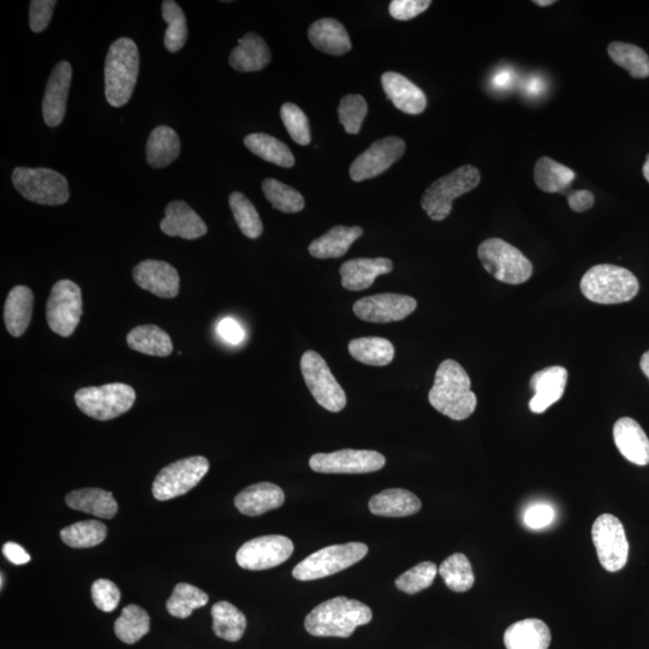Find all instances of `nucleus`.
<instances>
[{"instance_id": "f257e3e1", "label": "nucleus", "mask_w": 649, "mask_h": 649, "mask_svg": "<svg viewBox=\"0 0 649 649\" xmlns=\"http://www.w3.org/2000/svg\"><path fill=\"white\" fill-rule=\"evenodd\" d=\"M428 401L437 412L455 421L468 419L478 404L466 369L455 360L440 363Z\"/></svg>"}, {"instance_id": "f03ea898", "label": "nucleus", "mask_w": 649, "mask_h": 649, "mask_svg": "<svg viewBox=\"0 0 649 649\" xmlns=\"http://www.w3.org/2000/svg\"><path fill=\"white\" fill-rule=\"evenodd\" d=\"M372 619V610L361 601L337 597L315 607L306 617L305 628L313 636L347 639Z\"/></svg>"}, {"instance_id": "7ed1b4c3", "label": "nucleus", "mask_w": 649, "mask_h": 649, "mask_svg": "<svg viewBox=\"0 0 649 649\" xmlns=\"http://www.w3.org/2000/svg\"><path fill=\"white\" fill-rule=\"evenodd\" d=\"M140 55L130 38L115 41L105 61V95L107 103L121 107L128 103L138 82Z\"/></svg>"}, {"instance_id": "20e7f679", "label": "nucleus", "mask_w": 649, "mask_h": 649, "mask_svg": "<svg viewBox=\"0 0 649 649\" xmlns=\"http://www.w3.org/2000/svg\"><path fill=\"white\" fill-rule=\"evenodd\" d=\"M581 291L599 305L629 302L639 293L640 284L629 270L616 265H595L581 279Z\"/></svg>"}, {"instance_id": "39448f33", "label": "nucleus", "mask_w": 649, "mask_h": 649, "mask_svg": "<svg viewBox=\"0 0 649 649\" xmlns=\"http://www.w3.org/2000/svg\"><path fill=\"white\" fill-rule=\"evenodd\" d=\"M481 182L480 171L472 165H464L451 174L439 178L422 195L421 206L434 222L450 216L452 202L472 192Z\"/></svg>"}, {"instance_id": "423d86ee", "label": "nucleus", "mask_w": 649, "mask_h": 649, "mask_svg": "<svg viewBox=\"0 0 649 649\" xmlns=\"http://www.w3.org/2000/svg\"><path fill=\"white\" fill-rule=\"evenodd\" d=\"M478 256L484 269L499 282L511 285L523 284L531 279L533 265L516 247L502 238H490L482 242Z\"/></svg>"}, {"instance_id": "0eeeda50", "label": "nucleus", "mask_w": 649, "mask_h": 649, "mask_svg": "<svg viewBox=\"0 0 649 649\" xmlns=\"http://www.w3.org/2000/svg\"><path fill=\"white\" fill-rule=\"evenodd\" d=\"M135 400L133 387L123 383L83 387L75 394L76 406L81 412L99 421L116 419L129 412Z\"/></svg>"}, {"instance_id": "6e6552de", "label": "nucleus", "mask_w": 649, "mask_h": 649, "mask_svg": "<svg viewBox=\"0 0 649 649\" xmlns=\"http://www.w3.org/2000/svg\"><path fill=\"white\" fill-rule=\"evenodd\" d=\"M368 547L362 543H348L324 547L305 561L297 564L293 576L299 581H314L341 573L367 556Z\"/></svg>"}, {"instance_id": "1a4fd4ad", "label": "nucleus", "mask_w": 649, "mask_h": 649, "mask_svg": "<svg viewBox=\"0 0 649 649\" xmlns=\"http://www.w3.org/2000/svg\"><path fill=\"white\" fill-rule=\"evenodd\" d=\"M11 180L17 192L35 204L58 206L69 200L67 178L57 171L45 168H16Z\"/></svg>"}, {"instance_id": "9d476101", "label": "nucleus", "mask_w": 649, "mask_h": 649, "mask_svg": "<svg viewBox=\"0 0 649 649\" xmlns=\"http://www.w3.org/2000/svg\"><path fill=\"white\" fill-rule=\"evenodd\" d=\"M210 470L206 457L193 456L183 458L160 470L153 482L152 492L159 502L183 496L192 491Z\"/></svg>"}, {"instance_id": "9b49d317", "label": "nucleus", "mask_w": 649, "mask_h": 649, "mask_svg": "<svg viewBox=\"0 0 649 649\" xmlns=\"http://www.w3.org/2000/svg\"><path fill=\"white\" fill-rule=\"evenodd\" d=\"M301 372L314 400L331 413H339L347 406L343 387L331 372L329 365L318 353L306 351L301 359Z\"/></svg>"}, {"instance_id": "f8f14e48", "label": "nucleus", "mask_w": 649, "mask_h": 649, "mask_svg": "<svg viewBox=\"0 0 649 649\" xmlns=\"http://www.w3.org/2000/svg\"><path fill=\"white\" fill-rule=\"evenodd\" d=\"M82 317V293L79 285L69 279L53 285L46 305V319L50 329L61 337H70Z\"/></svg>"}, {"instance_id": "ddd939ff", "label": "nucleus", "mask_w": 649, "mask_h": 649, "mask_svg": "<svg viewBox=\"0 0 649 649\" xmlns=\"http://www.w3.org/2000/svg\"><path fill=\"white\" fill-rule=\"evenodd\" d=\"M592 539L601 567L610 573L622 570L628 562L629 543L622 522L610 514L601 515L592 527Z\"/></svg>"}, {"instance_id": "4468645a", "label": "nucleus", "mask_w": 649, "mask_h": 649, "mask_svg": "<svg viewBox=\"0 0 649 649\" xmlns=\"http://www.w3.org/2000/svg\"><path fill=\"white\" fill-rule=\"evenodd\" d=\"M294 544L283 535H266L247 541L237 551L236 561L242 569L260 571L278 567L294 553Z\"/></svg>"}, {"instance_id": "2eb2a0df", "label": "nucleus", "mask_w": 649, "mask_h": 649, "mask_svg": "<svg viewBox=\"0 0 649 649\" xmlns=\"http://www.w3.org/2000/svg\"><path fill=\"white\" fill-rule=\"evenodd\" d=\"M385 457L377 451L345 449L331 454H315L309 467L323 474H367L385 467Z\"/></svg>"}, {"instance_id": "dca6fc26", "label": "nucleus", "mask_w": 649, "mask_h": 649, "mask_svg": "<svg viewBox=\"0 0 649 649\" xmlns=\"http://www.w3.org/2000/svg\"><path fill=\"white\" fill-rule=\"evenodd\" d=\"M404 152H406V142L396 136L375 141L351 164V180L362 182L383 174L403 157Z\"/></svg>"}, {"instance_id": "f3484780", "label": "nucleus", "mask_w": 649, "mask_h": 649, "mask_svg": "<svg viewBox=\"0 0 649 649\" xmlns=\"http://www.w3.org/2000/svg\"><path fill=\"white\" fill-rule=\"evenodd\" d=\"M418 307L413 297L400 294H379L363 297L354 305L357 318L374 324L395 323L409 317Z\"/></svg>"}, {"instance_id": "a211bd4d", "label": "nucleus", "mask_w": 649, "mask_h": 649, "mask_svg": "<svg viewBox=\"0 0 649 649\" xmlns=\"http://www.w3.org/2000/svg\"><path fill=\"white\" fill-rule=\"evenodd\" d=\"M133 277L141 289L162 299H174L180 293V275L165 261L145 260L135 266Z\"/></svg>"}, {"instance_id": "6ab92c4d", "label": "nucleus", "mask_w": 649, "mask_h": 649, "mask_svg": "<svg viewBox=\"0 0 649 649\" xmlns=\"http://www.w3.org/2000/svg\"><path fill=\"white\" fill-rule=\"evenodd\" d=\"M71 80L73 68L68 62L58 63L52 70L43 100L44 121L51 128L58 127L63 122Z\"/></svg>"}, {"instance_id": "aec40b11", "label": "nucleus", "mask_w": 649, "mask_h": 649, "mask_svg": "<svg viewBox=\"0 0 649 649\" xmlns=\"http://www.w3.org/2000/svg\"><path fill=\"white\" fill-rule=\"evenodd\" d=\"M568 383V371L561 366L541 369L531 378V389L534 397L529 402V409L535 414H543L564 395Z\"/></svg>"}, {"instance_id": "412c9836", "label": "nucleus", "mask_w": 649, "mask_h": 649, "mask_svg": "<svg viewBox=\"0 0 649 649\" xmlns=\"http://www.w3.org/2000/svg\"><path fill=\"white\" fill-rule=\"evenodd\" d=\"M160 229L170 237H181L183 240H198L207 234V225L186 202L172 201L165 208V218Z\"/></svg>"}, {"instance_id": "4be33fe9", "label": "nucleus", "mask_w": 649, "mask_h": 649, "mask_svg": "<svg viewBox=\"0 0 649 649\" xmlns=\"http://www.w3.org/2000/svg\"><path fill=\"white\" fill-rule=\"evenodd\" d=\"M384 91L398 110L409 115H420L427 107V98L422 89L406 76L387 71L381 76Z\"/></svg>"}, {"instance_id": "5701e85b", "label": "nucleus", "mask_w": 649, "mask_h": 649, "mask_svg": "<svg viewBox=\"0 0 649 649\" xmlns=\"http://www.w3.org/2000/svg\"><path fill=\"white\" fill-rule=\"evenodd\" d=\"M613 439L619 452L629 462L636 466L649 464V439L635 420L619 419L613 426Z\"/></svg>"}, {"instance_id": "b1692460", "label": "nucleus", "mask_w": 649, "mask_h": 649, "mask_svg": "<svg viewBox=\"0 0 649 649\" xmlns=\"http://www.w3.org/2000/svg\"><path fill=\"white\" fill-rule=\"evenodd\" d=\"M285 494L281 487L271 482H260L244 488L237 494L235 505L241 514L255 517L266 514L271 510L281 508Z\"/></svg>"}, {"instance_id": "393cba45", "label": "nucleus", "mask_w": 649, "mask_h": 649, "mask_svg": "<svg viewBox=\"0 0 649 649\" xmlns=\"http://www.w3.org/2000/svg\"><path fill=\"white\" fill-rule=\"evenodd\" d=\"M394 270L390 259H353L341 267L343 288L350 291H361L372 287L375 278L387 275Z\"/></svg>"}, {"instance_id": "a878e982", "label": "nucleus", "mask_w": 649, "mask_h": 649, "mask_svg": "<svg viewBox=\"0 0 649 649\" xmlns=\"http://www.w3.org/2000/svg\"><path fill=\"white\" fill-rule=\"evenodd\" d=\"M229 62L240 73H254L267 67L271 62V51L265 40L258 34L248 33L238 40L232 50Z\"/></svg>"}, {"instance_id": "bb28decb", "label": "nucleus", "mask_w": 649, "mask_h": 649, "mask_svg": "<svg viewBox=\"0 0 649 649\" xmlns=\"http://www.w3.org/2000/svg\"><path fill=\"white\" fill-rule=\"evenodd\" d=\"M550 643V628L537 618L516 622L504 634L506 649H549Z\"/></svg>"}, {"instance_id": "cd10ccee", "label": "nucleus", "mask_w": 649, "mask_h": 649, "mask_svg": "<svg viewBox=\"0 0 649 649\" xmlns=\"http://www.w3.org/2000/svg\"><path fill=\"white\" fill-rule=\"evenodd\" d=\"M421 506L419 497L403 488H390L375 494L368 503L369 511L381 517L412 516L421 510Z\"/></svg>"}, {"instance_id": "c85d7f7f", "label": "nucleus", "mask_w": 649, "mask_h": 649, "mask_svg": "<svg viewBox=\"0 0 649 649\" xmlns=\"http://www.w3.org/2000/svg\"><path fill=\"white\" fill-rule=\"evenodd\" d=\"M34 295L25 285H17L10 291L4 307L5 326L11 336L25 335L32 321Z\"/></svg>"}, {"instance_id": "c756f323", "label": "nucleus", "mask_w": 649, "mask_h": 649, "mask_svg": "<svg viewBox=\"0 0 649 649\" xmlns=\"http://www.w3.org/2000/svg\"><path fill=\"white\" fill-rule=\"evenodd\" d=\"M309 40L315 49L332 56H342L351 50L347 29L341 22L324 19L314 22L308 31Z\"/></svg>"}, {"instance_id": "7c9ffc66", "label": "nucleus", "mask_w": 649, "mask_h": 649, "mask_svg": "<svg viewBox=\"0 0 649 649\" xmlns=\"http://www.w3.org/2000/svg\"><path fill=\"white\" fill-rule=\"evenodd\" d=\"M363 230L360 226L338 225L325 235L317 238L309 246V254L317 259H336L348 253V250Z\"/></svg>"}, {"instance_id": "2f4dec72", "label": "nucleus", "mask_w": 649, "mask_h": 649, "mask_svg": "<svg viewBox=\"0 0 649 649\" xmlns=\"http://www.w3.org/2000/svg\"><path fill=\"white\" fill-rule=\"evenodd\" d=\"M70 509L86 512V514L111 520L118 511V504L111 492L101 488H82L70 492L65 498Z\"/></svg>"}, {"instance_id": "473e14b6", "label": "nucleus", "mask_w": 649, "mask_h": 649, "mask_svg": "<svg viewBox=\"0 0 649 649\" xmlns=\"http://www.w3.org/2000/svg\"><path fill=\"white\" fill-rule=\"evenodd\" d=\"M181 141L174 129L160 125L147 141V162L154 169H163L180 156Z\"/></svg>"}, {"instance_id": "72a5a7b5", "label": "nucleus", "mask_w": 649, "mask_h": 649, "mask_svg": "<svg viewBox=\"0 0 649 649\" xmlns=\"http://www.w3.org/2000/svg\"><path fill=\"white\" fill-rule=\"evenodd\" d=\"M575 180V171L549 157L540 158L535 164V184L545 193L568 195L571 184Z\"/></svg>"}, {"instance_id": "f704fd0d", "label": "nucleus", "mask_w": 649, "mask_h": 649, "mask_svg": "<svg viewBox=\"0 0 649 649\" xmlns=\"http://www.w3.org/2000/svg\"><path fill=\"white\" fill-rule=\"evenodd\" d=\"M127 343L130 349L138 353L166 357L174 350L169 333L156 325H141L128 333Z\"/></svg>"}, {"instance_id": "c9c22d12", "label": "nucleus", "mask_w": 649, "mask_h": 649, "mask_svg": "<svg viewBox=\"0 0 649 649\" xmlns=\"http://www.w3.org/2000/svg\"><path fill=\"white\" fill-rule=\"evenodd\" d=\"M244 145L265 162L287 169L293 168L295 165L294 154L291 153L289 147L269 134H250L244 139Z\"/></svg>"}, {"instance_id": "e433bc0d", "label": "nucleus", "mask_w": 649, "mask_h": 649, "mask_svg": "<svg viewBox=\"0 0 649 649\" xmlns=\"http://www.w3.org/2000/svg\"><path fill=\"white\" fill-rule=\"evenodd\" d=\"M213 631L220 639L237 642L247 629V618L228 601H219L212 607Z\"/></svg>"}, {"instance_id": "4c0bfd02", "label": "nucleus", "mask_w": 649, "mask_h": 649, "mask_svg": "<svg viewBox=\"0 0 649 649\" xmlns=\"http://www.w3.org/2000/svg\"><path fill=\"white\" fill-rule=\"evenodd\" d=\"M349 353L365 365L380 367L390 365L394 360L395 348L385 338L362 337L349 343Z\"/></svg>"}, {"instance_id": "58836bf2", "label": "nucleus", "mask_w": 649, "mask_h": 649, "mask_svg": "<svg viewBox=\"0 0 649 649\" xmlns=\"http://www.w3.org/2000/svg\"><path fill=\"white\" fill-rule=\"evenodd\" d=\"M150 630V615L138 605L125 606L121 617L115 623V633L118 639L127 645H134L150 633Z\"/></svg>"}, {"instance_id": "ea45409f", "label": "nucleus", "mask_w": 649, "mask_h": 649, "mask_svg": "<svg viewBox=\"0 0 649 649\" xmlns=\"http://www.w3.org/2000/svg\"><path fill=\"white\" fill-rule=\"evenodd\" d=\"M607 53L613 63L628 71L634 79L649 77V57L639 46L613 41L607 47Z\"/></svg>"}, {"instance_id": "a19ab883", "label": "nucleus", "mask_w": 649, "mask_h": 649, "mask_svg": "<svg viewBox=\"0 0 649 649\" xmlns=\"http://www.w3.org/2000/svg\"><path fill=\"white\" fill-rule=\"evenodd\" d=\"M438 573L452 592L464 593L474 586L475 576L472 564L463 553H455V555L446 558L440 565Z\"/></svg>"}, {"instance_id": "79ce46f5", "label": "nucleus", "mask_w": 649, "mask_h": 649, "mask_svg": "<svg viewBox=\"0 0 649 649\" xmlns=\"http://www.w3.org/2000/svg\"><path fill=\"white\" fill-rule=\"evenodd\" d=\"M107 535L104 523L88 520L74 523L62 529L61 538L64 544L73 549H89L103 543Z\"/></svg>"}, {"instance_id": "37998d69", "label": "nucleus", "mask_w": 649, "mask_h": 649, "mask_svg": "<svg viewBox=\"0 0 649 649\" xmlns=\"http://www.w3.org/2000/svg\"><path fill=\"white\" fill-rule=\"evenodd\" d=\"M208 600L207 593L200 588L189 583H178L166 603V609L171 616L184 619L192 616L194 610L206 606Z\"/></svg>"}, {"instance_id": "c03bdc74", "label": "nucleus", "mask_w": 649, "mask_h": 649, "mask_svg": "<svg viewBox=\"0 0 649 649\" xmlns=\"http://www.w3.org/2000/svg\"><path fill=\"white\" fill-rule=\"evenodd\" d=\"M163 19L168 23L164 44L166 50L175 53L183 49L188 39L186 15L174 0H165L162 5Z\"/></svg>"}, {"instance_id": "a18cd8bd", "label": "nucleus", "mask_w": 649, "mask_h": 649, "mask_svg": "<svg viewBox=\"0 0 649 649\" xmlns=\"http://www.w3.org/2000/svg\"><path fill=\"white\" fill-rule=\"evenodd\" d=\"M229 204L238 228L244 236L256 240L263 235L264 225L256 208L246 195L235 192L230 195Z\"/></svg>"}, {"instance_id": "49530a36", "label": "nucleus", "mask_w": 649, "mask_h": 649, "mask_svg": "<svg viewBox=\"0 0 649 649\" xmlns=\"http://www.w3.org/2000/svg\"><path fill=\"white\" fill-rule=\"evenodd\" d=\"M263 192L273 208L278 211L297 213L305 208V198L297 190L275 180V178H267L263 182Z\"/></svg>"}, {"instance_id": "de8ad7c7", "label": "nucleus", "mask_w": 649, "mask_h": 649, "mask_svg": "<svg viewBox=\"0 0 649 649\" xmlns=\"http://www.w3.org/2000/svg\"><path fill=\"white\" fill-rule=\"evenodd\" d=\"M438 574V567L432 562H422L413 569L406 571L396 580L400 591L413 595L430 588Z\"/></svg>"}, {"instance_id": "09e8293b", "label": "nucleus", "mask_w": 649, "mask_h": 649, "mask_svg": "<svg viewBox=\"0 0 649 649\" xmlns=\"http://www.w3.org/2000/svg\"><path fill=\"white\" fill-rule=\"evenodd\" d=\"M368 106L365 98L359 94H349L341 100L338 107L339 122L348 134H359Z\"/></svg>"}, {"instance_id": "8fccbe9b", "label": "nucleus", "mask_w": 649, "mask_h": 649, "mask_svg": "<svg viewBox=\"0 0 649 649\" xmlns=\"http://www.w3.org/2000/svg\"><path fill=\"white\" fill-rule=\"evenodd\" d=\"M282 121L291 139L296 144L307 146L311 144L312 135L308 118L299 106L291 103L284 104L281 110Z\"/></svg>"}, {"instance_id": "3c124183", "label": "nucleus", "mask_w": 649, "mask_h": 649, "mask_svg": "<svg viewBox=\"0 0 649 649\" xmlns=\"http://www.w3.org/2000/svg\"><path fill=\"white\" fill-rule=\"evenodd\" d=\"M92 599L99 610L112 612L117 609L121 601V591L112 581L99 579L93 583Z\"/></svg>"}, {"instance_id": "603ef678", "label": "nucleus", "mask_w": 649, "mask_h": 649, "mask_svg": "<svg viewBox=\"0 0 649 649\" xmlns=\"http://www.w3.org/2000/svg\"><path fill=\"white\" fill-rule=\"evenodd\" d=\"M431 4L430 0H392L389 11L395 20L409 21L425 13Z\"/></svg>"}, {"instance_id": "864d4df0", "label": "nucleus", "mask_w": 649, "mask_h": 649, "mask_svg": "<svg viewBox=\"0 0 649 649\" xmlns=\"http://www.w3.org/2000/svg\"><path fill=\"white\" fill-rule=\"evenodd\" d=\"M56 0H33L29 9V22L34 33L44 32L52 19Z\"/></svg>"}, {"instance_id": "5fc2aeb1", "label": "nucleus", "mask_w": 649, "mask_h": 649, "mask_svg": "<svg viewBox=\"0 0 649 649\" xmlns=\"http://www.w3.org/2000/svg\"><path fill=\"white\" fill-rule=\"evenodd\" d=\"M555 518V511L549 504H535L526 511V526L532 529H541L551 525Z\"/></svg>"}, {"instance_id": "6e6d98bb", "label": "nucleus", "mask_w": 649, "mask_h": 649, "mask_svg": "<svg viewBox=\"0 0 649 649\" xmlns=\"http://www.w3.org/2000/svg\"><path fill=\"white\" fill-rule=\"evenodd\" d=\"M567 198L571 210L577 213L589 211L595 204L594 194L587 189L569 192Z\"/></svg>"}, {"instance_id": "4d7b16f0", "label": "nucleus", "mask_w": 649, "mask_h": 649, "mask_svg": "<svg viewBox=\"0 0 649 649\" xmlns=\"http://www.w3.org/2000/svg\"><path fill=\"white\" fill-rule=\"evenodd\" d=\"M219 336L230 344H240L244 339L242 326L232 318H225L218 325Z\"/></svg>"}, {"instance_id": "13d9d810", "label": "nucleus", "mask_w": 649, "mask_h": 649, "mask_svg": "<svg viewBox=\"0 0 649 649\" xmlns=\"http://www.w3.org/2000/svg\"><path fill=\"white\" fill-rule=\"evenodd\" d=\"M3 555L9 562L15 565H25L31 562V556L23 549V547L16 543H7L3 546Z\"/></svg>"}, {"instance_id": "bf43d9fd", "label": "nucleus", "mask_w": 649, "mask_h": 649, "mask_svg": "<svg viewBox=\"0 0 649 649\" xmlns=\"http://www.w3.org/2000/svg\"><path fill=\"white\" fill-rule=\"evenodd\" d=\"M640 366L643 374H645L646 377L649 379V351H647V353L642 355Z\"/></svg>"}, {"instance_id": "052dcab7", "label": "nucleus", "mask_w": 649, "mask_h": 649, "mask_svg": "<svg viewBox=\"0 0 649 649\" xmlns=\"http://www.w3.org/2000/svg\"><path fill=\"white\" fill-rule=\"evenodd\" d=\"M533 3L535 5H538V7L545 8V7H551V5H555L556 0H535V2H533Z\"/></svg>"}, {"instance_id": "680f3d73", "label": "nucleus", "mask_w": 649, "mask_h": 649, "mask_svg": "<svg viewBox=\"0 0 649 649\" xmlns=\"http://www.w3.org/2000/svg\"><path fill=\"white\" fill-rule=\"evenodd\" d=\"M643 176H645L647 182L649 183V153L647 154V160L645 165L642 168Z\"/></svg>"}, {"instance_id": "e2e57ef3", "label": "nucleus", "mask_w": 649, "mask_h": 649, "mask_svg": "<svg viewBox=\"0 0 649 649\" xmlns=\"http://www.w3.org/2000/svg\"><path fill=\"white\" fill-rule=\"evenodd\" d=\"M0 576H2V577H0V580H2V582H0V588L3 589V588H4V579H5V576H4L3 573H2V575H0Z\"/></svg>"}]
</instances>
